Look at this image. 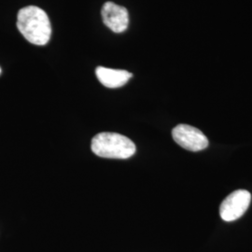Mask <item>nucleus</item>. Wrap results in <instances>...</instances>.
Here are the masks:
<instances>
[{
    "label": "nucleus",
    "instance_id": "f257e3e1",
    "mask_svg": "<svg viewBox=\"0 0 252 252\" xmlns=\"http://www.w3.org/2000/svg\"><path fill=\"white\" fill-rule=\"evenodd\" d=\"M17 27L24 37L34 45H45L52 35L51 22L45 11L36 6L20 9Z\"/></svg>",
    "mask_w": 252,
    "mask_h": 252
},
{
    "label": "nucleus",
    "instance_id": "f03ea898",
    "mask_svg": "<svg viewBox=\"0 0 252 252\" xmlns=\"http://www.w3.org/2000/svg\"><path fill=\"white\" fill-rule=\"evenodd\" d=\"M91 149L95 155L109 159H128L136 151L135 143L126 135L109 132L94 135Z\"/></svg>",
    "mask_w": 252,
    "mask_h": 252
},
{
    "label": "nucleus",
    "instance_id": "7ed1b4c3",
    "mask_svg": "<svg viewBox=\"0 0 252 252\" xmlns=\"http://www.w3.org/2000/svg\"><path fill=\"white\" fill-rule=\"evenodd\" d=\"M252 194L246 189H237L226 197L220 207V214L223 220L234 221L243 216L250 207Z\"/></svg>",
    "mask_w": 252,
    "mask_h": 252
},
{
    "label": "nucleus",
    "instance_id": "20e7f679",
    "mask_svg": "<svg viewBox=\"0 0 252 252\" xmlns=\"http://www.w3.org/2000/svg\"><path fill=\"white\" fill-rule=\"evenodd\" d=\"M172 136L177 144L190 152L203 151L208 147L207 136L193 126L179 125L173 128Z\"/></svg>",
    "mask_w": 252,
    "mask_h": 252
},
{
    "label": "nucleus",
    "instance_id": "39448f33",
    "mask_svg": "<svg viewBox=\"0 0 252 252\" xmlns=\"http://www.w3.org/2000/svg\"><path fill=\"white\" fill-rule=\"evenodd\" d=\"M104 24L115 33L126 31L129 25L128 10L113 2H106L101 10Z\"/></svg>",
    "mask_w": 252,
    "mask_h": 252
},
{
    "label": "nucleus",
    "instance_id": "423d86ee",
    "mask_svg": "<svg viewBox=\"0 0 252 252\" xmlns=\"http://www.w3.org/2000/svg\"><path fill=\"white\" fill-rule=\"evenodd\" d=\"M98 81L108 88H120L127 83L133 75L132 73L121 69H112L104 66H98L95 69Z\"/></svg>",
    "mask_w": 252,
    "mask_h": 252
},
{
    "label": "nucleus",
    "instance_id": "0eeeda50",
    "mask_svg": "<svg viewBox=\"0 0 252 252\" xmlns=\"http://www.w3.org/2000/svg\"><path fill=\"white\" fill-rule=\"evenodd\" d=\"M0 73H1V68H0Z\"/></svg>",
    "mask_w": 252,
    "mask_h": 252
}]
</instances>
